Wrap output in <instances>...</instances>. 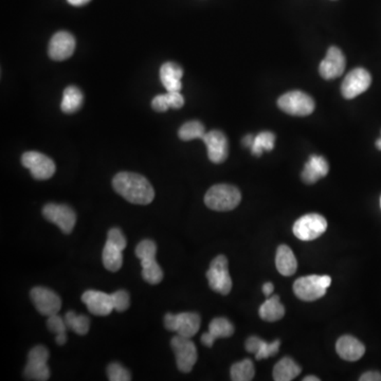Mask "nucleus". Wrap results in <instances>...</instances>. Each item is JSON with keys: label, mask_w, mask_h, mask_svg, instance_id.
Wrapping results in <instances>:
<instances>
[{"label": "nucleus", "mask_w": 381, "mask_h": 381, "mask_svg": "<svg viewBox=\"0 0 381 381\" xmlns=\"http://www.w3.org/2000/svg\"><path fill=\"white\" fill-rule=\"evenodd\" d=\"M304 381H319L320 380V378H318V377L316 376H306L304 379H303Z\"/></svg>", "instance_id": "48"}, {"label": "nucleus", "mask_w": 381, "mask_h": 381, "mask_svg": "<svg viewBox=\"0 0 381 381\" xmlns=\"http://www.w3.org/2000/svg\"><path fill=\"white\" fill-rule=\"evenodd\" d=\"M360 381H381V374L379 372H375V371H370V372L364 373L359 378Z\"/></svg>", "instance_id": "42"}, {"label": "nucleus", "mask_w": 381, "mask_h": 381, "mask_svg": "<svg viewBox=\"0 0 381 381\" xmlns=\"http://www.w3.org/2000/svg\"><path fill=\"white\" fill-rule=\"evenodd\" d=\"M107 376L110 381H129L131 380V375L124 366L120 364L113 362L107 366Z\"/></svg>", "instance_id": "32"}, {"label": "nucleus", "mask_w": 381, "mask_h": 381, "mask_svg": "<svg viewBox=\"0 0 381 381\" xmlns=\"http://www.w3.org/2000/svg\"><path fill=\"white\" fill-rule=\"evenodd\" d=\"M261 342H263V340L259 339V337H255V336H252V337L248 338L246 341V345H245V347H246L247 352H249V353L252 354H257V352H259V347H261Z\"/></svg>", "instance_id": "41"}, {"label": "nucleus", "mask_w": 381, "mask_h": 381, "mask_svg": "<svg viewBox=\"0 0 381 381\" xmlns=\"http://www.w3.org/2000/svg\"><path fill=\"white\" fill-rule=\"evenodd\" d=\"M331 284L329 275H306L294 282V292L300 300L312 302L324 296Z\"/></svg>", "instance_id": "3"}, {"label": "nucleus", "mask_w": 381, "mask_h": 381, "mask_svg": "<svg viewBox=\"0 0 381 381\" xmlns=\"http://www.w3.org/2000/svg\"><path fill=\"white\" fill-rule=\"evenodd\" d=\"M30 296L37 312L43 316H53L61 310V298L48 288L34 287L31 290Z\"/></svg>", "instance_id": "12"}, {"label": "nucleus", "mask_w": 381, "mask_h": 381, "mask_svg": "<svg viewBox=\"0 0 381 381\" xmlns=\"http://www.w3.org/2000/svg\"><path fill=\"white\" fill-rule=\"evenodd\" d=\"M119 195L134 205H148L155 199V191L150 181L137 173L121 172L113 180Z\"/></svg>", "instance_id": "1"}, {"label": "nucleus", "mask_w": 381, "mask_h": 381, "mask_svg": "<svg viewBox=\"0 0 381 381\" xmlns=\"http://www.w3.org/2000/svg\"><path fill=\"white\" fill-rule=\"evenodd\" d=\"M234 331H236L234 325L226 318L213 319L209 325V333L215 339L231 337L234 333Z\"/></svg>", "instance_id": "30"}, {"label": "nucleus", "mask_w": 381, "mask_h": 381, "mask_svg": "<svg viewBox=\"0 0 381 381\" xmlns=\"http://www.w3.org/2000/svg\"><path fill=\"white\" fill-rule=\"evenodd\" d=\"M49 359V351L44 345H36L28 354V361L47 362Z\"/></svg>", "instance_id": "38"}, {"label": "nucleus", "mask_w": 381, "mask_h": 381, "mask_svg": "<svg viewBox=\"0 0 381 381\" xmlns=\"http://www.w3.org/2000/svg\"><path fill=\"white\" fill-rule=\"evenodd\" d=\"M336 351L340 358L347 361H357L364 357L366 347L353 336H342L336 343Z\"/></svg>", "instance_id": "17"}, {"label": "nucleus", "mask_w": 381, "mask_h": 381, "mask_svg": "<svg viewBox=\"0 0 381 381\" xmlns=\"http://www.w3.org/2000/svg\"><path fill=\"white\" fill-rule=\"evenodd\" d=\"M201 316L196 312H182V314H166L164 325L168 331H176L177 335L185 338H192L201 329Z\"/></svg>", "instance_id": "8"}, {"label": "nucleus", "mask_w": 381, "mask_h": 381, "mask_svg": "<svg viewBox=\"0 0 381 381\" xmlns=\"http://www.w3.org/2000/svg\"><path fill=\"white\" fill-rule=\"evenodd\" d=\"M76 38L71 33L59 31L55 33L49 43V57L53 61H65L73 55Z\"/></svg>", "instance_id": "14"}, {"label": "nucleus", "mask_w": 381, "mask_h": 381, "mask_svg": "<svg viewBox=\"0 0 381 381\" xmlns=\"http://www.w3.org/2000/svg\"><path fill=\"white\" fill-rule=\"evenodd\" d=\"M329 166L322 156H310L308 164H305L303 168L302 177L303 181L308 185H314L319 179L323 178L329 174Z\"/></svg>", "instance_id": "18"}, {"label": "nucleus", "mask_w": 381, "mask_h": 381, "mask_svg": "<svg viewBox=\"0 0 381 381\" xmlns=\"http://www.w3.org/2000/svg\"><path fill=\"white\" fill-rule=\"evenodd\" d=\"M371 84H372V76L370 72L364 68H356L349 72L342 82V96L351 100L366 92Z\"/></svg>", "instance_id": "11"}, {"label": "nucleus", "mask_w": 381, "mask_h": 381, "mask_svg": "<svg viewBox=\"0 0 381 381\" xmlns=\"http://www.w3.org/2000/svg\"><path fill=\"white\" fill-rule=\"evenodd\" d=\"M22 164L24 168L30 170L31 175L36 180H47L57 171L55 161L42 152H24L22 156Z\"/></svg>", "instance_id": "9"}, {"label": "nucleus", "mask_w": 381, "mask_h": 381, "mask_svg": "<svg viewBox=\"0 0 381 381\" xmlns=\"http://www.w3.org/2000/svg\"><path fill=\"white\" fill-rule=\"evenodd\" d=\"M275 266L278 271L284 277H290L296 273L298 261L289 247L281 245L275 254Z\"/></svg>", "instance_id": "20"}, {"label": "nucleus", "mask_w": 381, "mask_h": 381, "mask_svg": "<svg viewBox=\"0 0 381 381\" xmlns=\"http://www.w3.org/2000/svg\"><path fill=\"white\" fill-rule=\"evenodd\" d=\"M380 207H381V199H380Z\"/></svg>", "instance_id": "50"}, {"label": "nucleus", "mask_w": 381, "mask_h": 381, "mask_svg": "<svg viewBox=\"0 0 381 381\" xmlns=\"http://www.w3.org/2000/svg\"><path fill=\"white\" fill-rule=\"evenodd\" d=\"M142 278L148 284L156 285V284H159L164 280V271H162L160 266L156 261L152 265L148 266L145 268H142Z\"/></svg>", "instance_id": "31"}, {"label": "nucleus", "mask_w": 381, "mask_h": 381, "mask_svg": "<svg viewBox=\"0 0 381 381\" xmlns=\"http://www.w3.org/2000/svg\"><path fill=\"white\" fill-rule=\"evenodd\" d=\"M156 253H157V246L150 240H142L136 247V255L141 261L150 259V257H156Z\"/></svg>", "instance_id": "33"}, {"label": "nucleus", "mask_w": 381, "mask_h": 381, "mask_svg": "<svg viewBox=\"0 0 381 381\" xmlns=\"http://www.w3.org/2000/svg\"><path fill=\"white\" fill-rule=\"evenodd\" d=\"M182 76V68L174 62H168L160 68V80L166 92H180Z\"/></svg>", "instance_id": "19"}, {"label": "nucleus", "mask_w": 381, "mask_h": 381, "mask_svg": "<svg viewBox=\"0 0 381 381\" xmlns=\"http://www.w3.org/2000/svg\"><path fill=\"white\" fill-rule=\"evenodd\" d=\"M83 94L76 86H69L64 90L62 110L66 113H74L83 105Z\"/></svg>", "instance_id": "24"}, {"label": "nucleus", "mask_w": 381, "mask_h": 381, "mask_svg": "<svg viewBox=\"0 0 381 381\" xmlns=\"http://www.w3.org/2000/svg\"><path fill=\"white\" fill-rule=\"evenodd\" d=\"M66 324L68 329L73 331L78 335L84 336L89 331L90 320L88 317L78 316L74 312H68L65 316Z\"/></svg>", "instance_id": "29"}, {"label": "nucleus", "mask_w": 381, "mask_h": 381, "mask_svg": "<svg viewBox=\"0 0 381 381\" xmlns=\"http://www.w3.org/2000/svg\"><path fill=\"white\" fill-rule=\"evenodd\" d=\"M253 141H254V137L252 135H247L243 138L242 143L245 148H250L252 146Z\"/></svg>", "instance_id": "45"}, {"label": "nucleus", "mask_w": 381, "mask_h": 381, "mask_svg": "<svg viewBox=\"0 0 381 381\" xmlns=\"http://www.w3.org/2000/svg\"><path fill=\"white\" fill-rule=\"evenodd\" d=\"M111 299H113V310L119 312L129 310V304H131L129 292L125 290H118L111 294Z\"/></svg>", "instance_id": "35"}, {"label": "nucleus", "mask_w": 381, "mask_h": 381, "mask_svg": "<svg viewBox=\"0 0 381 381\" xmlns=\"http://www.w3.org/2000/svg\"><path fill=\"white\" fill-rule=\"evenodd\" d=\"M278 106L292 116L306 117L315 110V101L308 94L294 90L280 96Z\"/></svg>", "instance_id": "5"}, {"label": "nucleus", "mask_w": 381, "mask_h": 381, "mask_svg": "<svg viewBox=\"0 0 381 381\" xmlns=\"http://www.w3.org/2000/svg\"><path fill=\"white\" fill-rule=\"evenodd\" d=\"M275 136L271 131H261L255 136L254 141L251 146V152L253 155L259 157L264 152H271L275 148Z\"/></svg>", "instance_id": "25"}, {"label": "nucleus", "mask_w": 381, "mask_h": 381, "mask_svg": "<svg viewBox=\"0 0 381 381\" xmlns=\"http://www.w3.org/2000/svg\"><path fill=\"white\" fill-rule=\"evenodd\" d=\"M166 96L170 108L179 109L185 104V99L180 92H168Z\"/></svg>", "instance_id": "39"}, {"label": "nucleus", "mask_w": 381, "mask_h": 381, "mask_svg": "<svg viewBox=\"0 0 381 381\" xmlns=\"http://www.w3.org/2000/svg\"><path fill=\"white\" fill-rule=\"evenodd\" d=\"M107 242L110 243L113 246L118 247L121 250L127 248V238L119 228H113L109 230L107 234Z\"/></svg>", "instance_id": "36"}, {"label": "nucleus", "mask_w": 381, "mask_h": 381, "mask_svg": "<svg viewBox=\"0 0 381 381\" xmlns=\"http://www.w3.org/2000/svg\"><path fill=\"white\" fill-rule=\"evenodd\" d=\"M207 279L212 290L227 296L232 289V280L229 273L228 259L224 255H218L211 261Z\"/></svg>", "instance_id": "6"}, {"label": "nucleus", "mask_w": 381, "mask_h": 381, "mask_svg": "<svg viewBox=\"0 0 381 381\" xmlns=\"http://www.w3.org/2000/svg\"><path fill=\"white\" fill-rule=\"evenodd\" d=\"M327 230V220L320 214H306L299 218L292 227V231L299 240L310 242L320 238Z\"/></svg>", "instance_id": "4"}, {"label": "nucleus", "mask_w": 381, "mask_h": 381, "mask_svg": "<svg viewBox=\"0 0 381 381\" xmlns=\"http://www.w3.org/2000/svg\"><path fill=\"white\" fill-rule=\"evenodd\" d=\"M152 107L154 110L158 111V113H164L170 108L168 106V101H166V94H159L152 99Z\"/></svg>", "instance_id": "40"}, {"label": "nucleus", "mask_w": 381, "mask_h": 381, "mask_svg": "<svg viewBox=\"0 0 381 381\" xmlns=\"http://www.w3.org/2000/svg\"><path fill=\"white\" fill-rule=\"evenodd\" d=\"M240 189L230 185H213L205 196L206 206L218 212L231 211L240 205Z\"/></svg>", "instance_id": "2"}, {"label": "nucleus", "mask_w": 381, "mask_h": 381, "mask_svg": "<svg viewBox=\"0 0 381 381\" xmlns=\"http://www.w3.org/2000/svg\"><path fill=\"white\" fill-rule=\"evenodd\" d=\"M43 216L57 224L65 234L71 233L76 226V214L69 206L47 203L43 209Z\"/></svg>", "instance_id": "10"}, {"label": "nucleus", "mask_w": 381, "mask_h": 381, "mask_svg": "<svg viewBox=\"0 0 381 381\" xmlns=\"http://www.w3.org/2000/svg\"><path fill=\"white\" fill-rule=\"evenodd\" d=\"M259 315L264 321L275 322L285 316V308L282 305L279 296L267 299L259 310Z\"/></svg>", "instance_id": "21"}, {"label": "nucleus", "mask_w": 381, "mask_h": 381, "mask_svg": "<svg viewBox=\"0 0 381 381\" xmlns=\"http://www.w3.org/2000/svg\"><path fill=\"white\" fill-rule=\"evenodd\" d=\"M215 338L210 333H205L201 336V342H203V345L207 347H213L214 341H215Z\"/></svg>", "instance_id": "43"}, {"label": "nucleus", "mask_w": 381, "mask_h": 381, "mask_svg": "<svg viewBox=\"0 0 381 381\" xmlns=\"http://www.w3.org/2000/svg\"><path fill=\"white\" fill-rule=\"evenodd\" d=\"M103 264L105 268L111 273L120 271L123 265V250L106 242L102 254Z\"/></svg>", "instance_id": "23"}, {"label": "nucleus", "mask_w": 381, "mask_h": 381, "mask_svg": "<svg viewBox=\"0 0 381 381\" xmlns=\"http://www.w3.org/2000/svg\"><path fill=\"white\" fill-rule=\"evenodd\" d=\"M345 57L337 47H331L326 57L321 62L319 72L324 80L337 79L345 70Z\"/></svg>", "instance_id": "15"}, {"label": "nucleus", "mask_w": 381, "mask_h": 381, "mask_svg": "<svg viewBox=\"0 0 381 381\" xmlns=\"http://www.w3.org/2000/svg\"><path fill=\"white\" fill-rule=\"evenodd\" d=\"M171 347L176 357L177 368L180 372L189 373L196 364L197 349L191 338L176 335L171 341Z\"/></svg>", "instance_id": "7"}, {"label": "nucleus", "mask_w": 381, "mask_h": 381, "mask_svg": "<svg viewBox=\"0 0 381 381\" xmlns=\"http://www.w3.org/2000/svg\"><path fill=\"white\" fill-rule=\"evenodd\" d=\"M67 1L74 7H82V6L87 5L92 0H67Z\"/></svg>", "instance_id": "46"}, {"label": "nucleus", "mask_w": 381, "mask_h": 381, "mask_svg": "<svg viewBox=\"0 0 381 381\" xmlns=\"http://www.w3.org/2000/svg\"><path fill=\"white\" fill-rule=\"evenodd\" d=\"M280 345H281L280 340H275V341L271 342V343L263 340L259 352L255 354V358H257V360H263L277 355L280 350Z\"/></svg>", "instance_id": "34"}, {"label": "nucleus", "mask_w": 381, "mask_h": 381, "mask_svg": "<svg viewBox=\"0 0 381 381\" xmlns=\"http://www.w3.org/2000/svg\"><path fill=\"white\" fill-rule=\"evenodd\" d=\"M203 141L207 146L208 157L213 164H220L226 161L229 154L228 139L220 131L206 133Z\"/></svg>", "instance_id": "13"}, {"label": "nucleus", "mask_w": 381, "mask_h": 381, "mask_svg": "<svg viewBox=\"0 0 381 381\" xmlns=\"http://www.w3.org/2000/svg\"><path fill=\"white\" fill-rule=\"evenodd\" d=\"M205 135V127L199 121H189V122L185 123L178 131L179 138L182 141H191L194 139L203 140Z\"/></svg>", "instance_id": "28"}, {"label": "nucleus", "mask_w": 381, "mask_h": 381, "mask_svg": "<svg viewBox=\"0 0 381 381\" xmlns=\"http://www.w3.org/2000/svg\"><path fill=\"white\" fill-rule=\"evenodd\" d=\"M48 321H47V327L49 331H52L55 335L59 333H66L67 329V324H66L65 319L61 318L57 315H53V316L48 317Z\"/></svg>", "instance_id": "37"}, {"label": "nucleus", "mask_w": 381, "mask_h": 381, "mask_svg": "<svg viewBox=\"0 0 381 381\" xmlns=\"http://www.w3.org/2000/svg\"><path fill=\"white\" fill-rule=\"evenodd\" d=\"M273 290H275V286L273 283H265L263 285V294H265L267 298L273 294Z\"/></svg>", "instance_id": "44"}, {"label": "nucleus", "mask_w": 381, "mask_h": 381, "mask_svg": "<svg viewBox=\"0 0 381 381\" xmlns=\"http://www.w3.org/2000/svg\"><path fill=\"white\" fill-rule=\"evenodd\" d=\"M55 341H57V343L59 345H65L66 341H67V336H66V333H62L57 335V337H55Z\"/></svg>", "instance_id": "47"}, {"label": "nucleus", "mask_w": 381, "mask_h": 381, "mask_svg": "<svg viewBox=\"0 0 381 381\" xmlns=\"http://www.w3.org/2000/svg\"><path fill=\"white\" fill-rule=\"evenodd\" d=\"M82 301L85 303L88 310L94 316H108L113 310L111 294L106 292L87 290L82 296Z\"/></svg>", "instance_id": "16"}, {"label": "nucleus", "mask_w": 381, "mask_h": 381, "mask_svg": "<svg viewBox=\"0 0 381 381\" xmlns=\"http://www.w3.org/2000/svg\"><path fill=\"white\" fill-rule=\"evenodd\" d=\"M301 366L292 358L285 357L280 360L273 368V379L275 381H292L301 374Z\"/></svg>", "instance_id": "22"}, {"label": "nucleus", "mask_w": 381, "mask_h": 381, "mask_svg": "<svg viewBox=\"0 0 381 381\" xmlns=\"http://www.w3.org/2000/svg\"><path fill=\"white\" fill-rule=\"evenodd\" d=\"M376 148H378L379 150H381V138H379V139L377 140Z\"/></svg>", "instance_id": "49"}, {"label": "nucleus", "mask_w": 381, "mask_h": 381, "mask_svg": "<svg viewBox=\"0 0 381 381\" xmlns=\"http://www.w3.org/2000/svg\"><path fill=\"white\" fill-rule=\"evenodd\" d=\"M230 375L233 381H250L254 378V364L250 359L242 360L231 366Z\"/></svg>", "instance_id": "26"}, {"label": "nucleus", "mask_w": 381, "mask_h": 381, "mask_svg": "<svg viewBox=\"0 0 381 381\" xmlns=\"http://www.w3.org/2000/svg\"><path fill=\"white\" fill-rule=\"evenodd\" d=\"M24 375L29 380L46 381L50 377V370L47 362L28 361Z\"/></svg>", "instance_id": "27"}]
</instances>
